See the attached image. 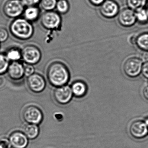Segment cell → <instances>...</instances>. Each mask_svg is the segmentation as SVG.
<instances>
[{"mask_svg": "<svg viewBox=\"0 0 148 148\" xmlns=\"http://www.w3.org/2000/svg\"><path fill=\"white\" fill-rule=\"evenodd\" d=\"M47 75L50 84L57 87L65 85L70 78L68 68L60 62L51 63L48 66Z\"/></svg>", "mask_w": 148, "mask_h": 148, "instance_id": "cell-1", "label": "cell"}, {"mask_svg": "<svg viewBox=\"0 0 148 148\" xmlns=\"http://www.w3.org/2000/svg\"><path fill=\"white\" fill-rule=\"evenodd\" d=\"M10 31L12 35L18 39L27 40L34 33V28L31 22L25 18L15 19L10 24Z\"/></svg>", "mask_w": 148, "mask_h": 148, "instance_id": "cell-2", "label": "cell"}, {"mask_svg": "<svg viewBox=\"0 0 148 148\" xmlns=\"http://www.w3.org/2000/svg\"><path fill=\"white\" fill-rule=\"evenodd\" d=\"M25 6L21 0H8L3 5V12L8 18H17L24 13Z\"/></svg>", "mask_w": 148, "mask_h": 148, "instance_id": "cell-3", "label": "cell"}, {"mask_svg": "<svg viewBox=\"0 0 148 148\" xmlns=\"http://www.w3.org/2000/svg\"><path fill=\"white\" fill-rule=\"evenodd\" d=\"M40 22L42 26L47 30H56L60 27L62 18L60 14L57 12L49 11L42 14Z\"/></svg>", "mask_w": 148, "mask_h": 148, "instance_id": "cell-4", "label": "cell"}, {"mask_svg": "<svg viewBox=\"0 0 148 148\" xmlns=\"http://www.w3.org/2000/svg\"><path fill=\"white\" fill-rule=\"evenodd\" d=\"M22 58L28 64H38L41 58L42 54L40 50L36 46L28 45L21 50Z\"/></svg>", "mask_w": 148, "mask_h": 148, "instance_id": "cell-5", "label": "cell"}, {"mask_svg": "<svg viewBox=\"0 0 148 148\" xmlns=\"http://www.w3.org/2000/svg\"><path fill=\"white\" fill-rule=\"evenodd\" d=\"M120 11L119 5L115 0H106L99 7L100 15L103 18L108 19H111L117 17Z\"/></svg>", "mask_w": 148, "mask_h": 148, "instance_id": "cell-6", "label": "cell"}, {"mask_svg": "<svg viewBox=\"0 0 148 148\" xmlns=\"http://www.w3.org/2000/svg\"><path fill=\"white\" fill-rule=\"evenodd\" d=\"M143 62L139 58L137 57H131L127 59L124 64V72L130 77H137L142 71Z\"/></svg>", "mask_w": 148, "mask_h": 148, "instance_id": "cell-7", "label": "cell"}, {"mask_svg": "<svg viewBox=\"0 0 148 148\" xmlns=\"http://www.w3.org/2000/svg\"><path fill=\"white\" fill-rule=\"evenodd\" d=\"M24 120L29 124L38 125L42 122L43 114L39 108L34 106H27L23 113Z\"/></svg>", "mask_w": 148, "mask_h": 148, "instance_id": "cell-8", "label": "cell"}, {"mask_svg": "<svg viewBox=\"0 0 148 148\" xmlns=\"http://www.w3.org/2000/svg\"><path fill=\"white\" fill-rule=\"evenodd\" d=\"M119 24L124 27H130L136 23V12L126 7L120 10L117 16Z\"/></svg>", "mask_w": 148, "mask_h": 148, "instance_id": "cell-9", "label": "cell"}, {"mask_svg": "<svg viewBox=\"0 0 148 148\" xmlns=\"http://www.w3.org/2000/svg\"><path fill=\"white\" fill-rule=\"evenodd\" d=\"M27 84L30 90L35 93L42 92L46 85L45 80L43 77L36 73H34L28 77Z\"/></svg>", "mask_w": 148, "mask_h": 148, "instance_id": "cell-10", "label": "cell"}, {"mask_svg": "<svg viewBox=\"0 0 148 148\" xmlns=\"http://www.w3.org/2000/svg\"><path fill=\"white\" fill-rule=\"evenodd\" d=\"M71 88L68 86H63L57 87L54 90L53 96L57 103L65 105L70 102L73 96Z\"/></svg>", "mask_w": 148, "mask_h": 148, "instance_id": "cell-11", "label": "cell"}, {"mask_svg": "<svg viewBox=\"0 0 148 148\" xmlns=\"http://www.w3.org/2000/svg\"><path fill=\"white\" fill-rule=\"evenodd\" d=\"M130 132L132 136L135 138H143L148 134V128L144 122L136 120L131 124Z\"/></svg>", "mask_w": 148, "mask_h": 148, "instance_id": "cell-12", "label": "cell"}, {"mask_svg": "<svg viewBox=\"0 0 148 148\" xmlns=\"http://www.w3.org/2000/svg\"><path fill=\"white\" fill-rule=\"evenodd\" d=\"M9 143L13 148H26L28 144V138L24 132L15 131L10 135Z\"/></svg>", "mask_w": 148, "mask_h": 148, "instance_id": "cell-13", "label": "cell"}, {"mask_svg": "<svg viewBox=\"0 0 148 148\" xmlns=\"http://www.w3.org/2000/svg\"><path fill=\"white\" fill-rule=\"evenodd\" d=\"M24 67L25 66L18 61L12 62L9 64L7 71L9 77L14 80L21 79L25 76Z\"/></svg>", "mask_w": 148, "mask_h": 148, "instance_id": "cell-14", "label": "cell"}, {"mask_svg": "<svg viewBox=\"0 0 148 148\" xmlns=\"http://www.w3.org/2000/svg\"><path fill=\"white\" fill-rule=\"evenodd\" d=\"M24 18L29 22L36 21L39 18L40 10L36 6H28L25 8L24 13Z\"/></svg>", "mask_w": 148, "mask_h": 148, "instance_id": "cell-15", "label": "cell"}, {"mask_svg": "<svg viewBox=\"0 0 148 148\" xmlns=\"http://www.w3.org/2000/svg\"><path fill=\"white\" fill-rule=\"evenodd\" d=\"M132 43L141 51H148V32L140 34L135 38H132Z\"/></svg>", "mask_w": 148, "mask_h": 148, "instance_id": "cell-16", "label": "cell"}, {"mask_svg": "<svg viewBox=\"0 0 148 148\" xmlns=\"http://www.w3.org/2000/svg\"><path fill=\"white\" fill-rule=\"evenodd\" d=\"M71 89L73 93L78 97H81L84 96L87 90L86 84L80 81L74 82L72 86Z\"/></svg>", "mask_w": 148, "mask_h": 148, "instance_id": "cell-17", "label": "cell"}, {"mask_svg": "<svg viewBox=\"0 0 148 148\" xmlns=\"http://www.w3.org/2000/svg\"><path fill=\"white\" fill-rule=\"evenodd\" d=\"M23 131L28 139H34L38 136L40 130L38 125L28 123L24 127Z\"/></svg>", "mask_w": 148, "mask_h": 148, "instance_id": "cell-18", "label": "cell"}, {"mask_svg": "<svg viewBox=\"0 0 148 148\" xmlns=\"http://www.w3.org/2000/svg\"><path fill=\"white\" fill-rule=\"evenodd\" d=\"M148 2V0H125L127 7L135 12L145 8Z\"/></svg>", "mask_w": 148, "mask_h": 148, "instance_id": "cell-19", "label": "cell"}, {"mask_svg": "<svg viewBox=\"0 0 148 148\" xmlns=\"http://www.w3.org/2000/svg\"><path fill=\"white\" fill-rule=\"evenodd\" d=\"M6 56L9 61L12 62L18 61L22 58L21 50L17 47H12L8 50L6 53Z\"/></svg>", "mask_w": 148, "mask_h": 148, "instance_id": "cell-20", "label": "cell"}, {"mask_svg": "<svg viewBox=\"0 0 148 148\" xmlns=\"http://www.w3.org/2000/svg\"><path fill=\"white\" fill-rule=\"evenodd\" d=\"M56 9L59 14H66L70 10V3L67 0H58Z\"/></svg>", "mask_w": 148, "mask_h": 148, "instance_id": "cell-21", "label": "cell"}, {"mask_svg": "<svg viewBox=\"0 0 148 148\" xmlns=\"http://www.w3.org/2000/svg\"><path fill=\"white\" fill-rule=\"evenodd\" d=\"M136 22L141 25L146 24L148 22V15L145 8L136 11Z\"/></svg>", "mask_w": 148, "mask_h": 148, "instance_id": "cell-22", "label": "cell"}, {"mask_svg": "<svg viewBox=\"0 0 148 148\" xmlns=\"http://www.w3.org/2000/svg\"><path fill=\"white\" fill-rule=\"evenodd\" d=\"M57 1V0H41L40 5L46 12L52 11L56 8Z\"/></svg>", "mask_w": 148, "mask_h": 148, "instance_id": "cell-23", "label": "cell"}, {"mask_svg": "<svg viewBox=\"0 0 148 148\" xmlns=\"http://www.w3.org/2000/svg\"><path fill=\"white\" fill-rule=\"evenodd\" d=\"M9 64V60L6 56L0 53V75L7 72Z\"/></svg>", "mask_w": 148, "mask_h": 148, "instance_id": "cell-24", "label": "cell"}, {"mask_svg": "<svg viewBox=\"0 0 148 148\" xmlns=\"http://www.w3.org/2000/svg\"><path fill=\"white\" fill-rule=\"evenodd\" d=\"M9 34L7 30L3 27H0V42L5 41L8 39Z\"/></svg>", "mask_w": 148, "mask_h": 148, "instance_id": "cell-25", "label": "cell"}, {"mask_svg": "<svg viewBox=\"0 0 148 148\" xmlns=\"http://www.w3.org/2000/svg\"><path fill=\"white\" fill-rule=\"evenodd\" d=\"M25 76L28 77L32 75L34 73V68L32 65L28 64L26 65L24 67Z\"/></svg>", "mask_w": 148, "mask_h": 148, "instance_id": "cell-26", "label": "cell"}, {"mask_svg": "<svg viewBox=\"0 0 148 148\" xmlns=\"http://www.w3.org/2000/svg\"><path fill=\"white\" fill-rule=\"evenodd\" d=\"M22 3L25 6H36L38 4L40 3L41 0H21Z\"/></svg>", "mask_w": 148, "mask_h": 148, "instance_id": "cell-27", "label": "cell"}, {"mask_svg": "<svg viewBox=\"0 0 148 148\" xmlns=\"http://www.w3.org/2000/svg\"><path fill=\"white\" fill-rule=\"evenodd\" d=\"M141 71L144 77L148 78V61L143 64Z\"/></svg>", "mask_w": 148, "mask_h": 148, "instance_id": "cell-28", "label": "cell"}, {"mask_svg": "<svg viewBox=\"0 0 148 148\" xmlns=\"http://www.w3.org/2000/svg\"><path fill=\"white\" fill-rule=\"evenodd\" d=\"M106 0H88L90 4L94 7H99Z\"/></svg>", "mask_w": 148, "mask_h": 148, "instance_id": "cell-29", "label": "cell"}, {"mask_svg": "<svg viewBox=\"0 0 148 148\" xmlns=\"http://www.w3.org/2000/svg\"><path fill=\"white\" fill-rule=\"evenodd\" d=\"M139 58L143 62L148 61V51H141Z\"/></svg>", "mask_w": 148, "mask_h": 148, "instance_id": "cell-30", "label": "cell"}, {"mask_svg": "<svg viewBox=\"0 0 148 148\" xmlns=\"http://www.w3.org/2000/svg\"><path fill=\"white\" fill-rule=\"evenodd\" d=\"M10 146L9 141L5 140H0V148H10Z\"/></svg>", "mask_w": 148, "mask_h": 148, "instance_id": "cell-31", "label": "cell"}, {"mask_svg": "<svg viewBox=\"0 0 148 148\" xmlns=\"http://www.w3.org/2000/svg\"><path fill=\"white\" fill-rule=\"evenodd\" d=\"M6 84V80L4 77L0 76V89L3 88Z\"/></svg>", "mask_w": 148, "mask_h": 148, "instance_id": "cell-32", "label": "cell"}, {"mask_svg": "<svg viewBox=\"0 0 148 148\" xmlns=\"http://www.w3.org/2000/svg\"><path fill=\"white\" fill-rule=\"evenodd\" d=\"M143 94L145 99H148V86H145L143 90Z\"/></svg>", "mask_w": 148, "mask_h": 148, "instance_id": "cell-33", "label": "cell"}, {"mask_svg": "<svg viewBox=\"0 0 148 148\" xmlns=\"http://www.w3.org/2000/svg\"><path fill=\"white\" fill-rule=\"evenodd\" d=\"M145 124L146 125H147L148 128V117H147V118H146V119H145Z\"/></svg>", "mask_w": 148, "mask_h": 148, "instance_id": "cell-34", "label": "cell"}, {"mask_svg": "<svg viewBox=\"0 0 148 148\" xmlns=\"http://www.w3.org/2000/svg\"><path fill=\"white\" fill-rule=\"evenodd\" d=\"M145 9H146V11H147V14H148V3H147V5H146Z\"/></svg>", "mask_w": 148, "mask_h": 148, "instance_id": "cell-35", "label": "cell"}]
</instances>
